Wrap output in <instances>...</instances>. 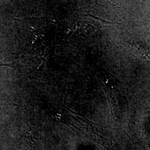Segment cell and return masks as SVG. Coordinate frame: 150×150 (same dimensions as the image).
<instances>
[{
	"mask_svg": "<svg viewBox=\"0 0 150 150\" xmlns=\"http://www.w3.org/2000/svg\"><path fill=\"white\" fill-rule=\"evenodd\" d=\"M13 64H2L0 62V66H11Z\"/></svg>",
	"mask_w": 150,
	"mask_h": 150,
	"instance_id": "1",
	"label": "cell"
}]
</instances>
